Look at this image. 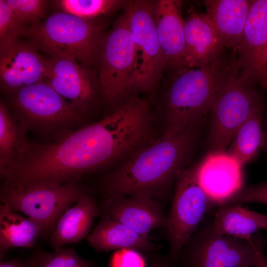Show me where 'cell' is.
Returning <instances> with one entry per match:
<instances>
[{"label":"cell","mask_w":267,"mask_h":267,"mask_svg":"<svg viewBox=\"0 0 267 267\" xmlns=\"http://www.w3.org/2000/svg\"></svg>","instance_id":"obj_37"},{"label":"cell","mask_w":267,"mask_h":267,"mask_svg":"<svg viewBox=\"0 0 267 267\" xmlns=\"http://www.w3.org/2000/svg\"><path fill=\"white\" fill-rule=\"evenodd\" d=\"M98 214L95 199L87 192L61 215L51 234L50 245L55 248L82 240L89 234Z\"/></svg>","instance_id":"obj_20"},{"label":"cell","mask_w":267,"mask_h":267,"mask_svg":"<svg viewBox=\"0 0 267 267\" xmlns=\"http://www.w3.org/2000/svg\"><path fill=\"white\" fill-rule=\"evenodd\" d=\"M184 20V67L203 68L219 59L224 44L206 14L192 7Z\"/></svg>","instance_id":"obj_18"},{"label":"cell","mask_w":267,"mask_h":267,"mask_svg":"<svg viewBox=\"0 0 267 267\" xmlns=\"http://www.w3.org/2000/svg\"><path fill=\"white\" fill-rule=\"evenodd\" d=\"M23 28L6 0H0V50L16 42Z\"/></svg>","instance_id":"obj_29"},{"label":"cell","mask_w":267,"mask_h":267,"mask_svg":"<svg viewBox=\"0 0 267 267\" xmlns=\"http://www.w3.org/2000/svg\"><path fill=\"white\" fill-rule=\"evenodd\" d=\"M264 114L261 99L239 128L226 151L242 168L254 159L263 148Z\"/></svg>","instance_id":"obj_23"},{"label":"cell","mask_w":267,"mask_h":267,"mask_svg":"<svg viewBox=\"0 0 267 267\" xmlns=\"http://www.w3.org/2000/svg\"><path fill=\"white\" fill-rule=\"evenodd\" d=\"M250 203L267 205V180L256 184L243 186L221 205H242Z\"/></svg>","instance_id":"obj_30"},{"label":"cell","mask_w":267,"mask_h":267,"mask_svg":"<svg viewBox=\"0 0 267 267\" xmlns=\"http://www.w3.org/2000/svg\"><path fill=\"white\" fill-rule=\"evenodd\" d=\"M1 88L8 92L17 90L46 79L48 58L40 54L32 43L18 41L0 50Z\"/></svg>","instance_id":"obj_14"},{"label":"cell","mask_w":267,"mask_h":267,"mask_svg":"<svg viewBox=\"0 0 267 267\" xmlns=\"http://www.w3.org/2000/svg\"><path fill=\"white\" fill-rule=\"evenodd\" d=\"M20 35L32 42L49 57L72 58L87 67L99 62L103 35L101 26L64 12L55 13L44 22L24 27Z\"/></svg>","instance_id":"obj_4"},{"label":"cell","mask_w":267,"mask_h":267,"mask_svg":"<svg viewBox=\"0 0 267 267\" xmlns=\"http://www.w3.org/2000/svg\"><path fill=\"white\" fill-rule=\"evenodd\" d=\"M0 267H27V265L21 261L13 260L6 262H0Z\"/></svg>","instance_id":"obj_33"},{"label":"cell","mask_w":267,"mask_h":267,"mask_svg":"<svg viewBox=\"0 0 267 267\" xmlns=\"http://www.w3.org/2000/svg\"><path fill=\"white\" fill-rule=\"evenodd\" d=\"M154 4L151 0H129L125 7L134 45V95L153 90L167 68L156 30Z\"/></svg>","instance_id":"obj_7"},{"label":"cell","mask_w":267,"mask_h":267,"mask_svg":"<svg viewBox=\"0 0 267 267\" xmlns=\"http://www.w3.org/2000/svg\"><path fill=\"white\" fill-rule=\"evenodd\" d=\"M236 64L219 58L205 68L176 73L163 97V133L176 134L204 121Z\"/></svg>","instance_id":"obj_3"},{"label":"cell","mask_w":267,"mask_h":267,"mask_svg":"<svg viewBox=\"0 0 267 267\" xmlns=\"http://www.w3.org/2000/svg\"><path fill=\"white\" fill-rule=\"evenodd\" d=\"M0 206V257L10 248L33 247L44 234L40 224L13 211L4 202Z\"/></svg>","instance_id":"obj_24"},{"label":"cell","mask_w":267,"mask_h":267,"mask_svg":"<svg viewBox=\"0 0 267 267\" xmlns=\"http://www.w3.org/2000/svg\"><path fill=\"white\" fill-rule=\"evenodd\" d=\"M215 208L210 224L219 234L248 240L260 230L267 229V215L238 204H224Z\"/></svg>","instance_id":"obj_22"},{"label":"cell","mask_w":267,"mask_h":267,"mask_svg":"<svg viewBox=\"0 0 267 267\" xmlns=\"http://www.w3.org/2000/svg\"><path fill=\"white\" fill-rule=\"evenodd\" d=\"M150 267H171L167 264L164 263H155L151 265Z\"/></svg>","instance_id":"obj_36"},{"label":"cell","mask_w":267,"mask_h":267,"mask_svg":"<svg viewBox=\"0 0 267 267\" xmlns=\"http://www.w3.org/2000/svg\"><path fill=\"white\" fill-rule=\"evenodd\" d=\"M87 191L78 183L38 186L20 190L1 189V202L15 212L27 215L42 227L53 230L61 215Z\"/></svg>","instance_id":"obj_11"},{"label":"cell","mask_w":267,"mask_h":267,"mask_svg":"<svg viewBox=\"0 0 267 267\" xmlns=\"http://www.w3.org/2000/svg\"><path fill=\"white\" fill-rule=\"evenodd\" d=\"M194 168L199 184L216 207L243 187L242 167L226 151H209Z\"/></svg>","instance_id":"obj_16"},{"label":"cell","mask_w":267,"mask_h":267,"mask_svg":"<svg viewBox=\"0 0 267 267\" xmlns=\"http://www.w3.org/2000/svg\"><path fill=\"white\" fill-rule=\"evenodd\" d=\"M255 85L240 73L236 64L210 111V151H226L239 128L262 99Z\"/></svg>","instance_id":"obj_8"},{"label":"cell","mask_w":267,"mask_h":267,"mask_svg":"<svg viewBox=\"0 0 267 267\" xmlns=\"http://www.w3.org/2000/svg\"><path fill=\"white\" fill-rule=\"evenodd\" d=\"M87 67L66 57L48 58V84L66 101L86 117L101 99L98 85Z\"/></svg>","instance_id":"obj_13"},{"label":"cell","mask_w":267,"mask_h":267,"mask_svg":"<svg viewBox=\"0 0 267 267\" xmlns=\"http://www.w3.org/2000/svg\"><path fill=\"white\" fill-rule=\"evenodd\" d=\"M52 253L42 252L38 256V267H94L89 261L80 257L73 248H54Z\"/></svg>","instance_id":"obj_28"},{"label":"cell","mask_w":267,"mask_h":267,"mask_svg":"<svg viewBox=\"0 0 267 267\" xmlns=\"http://www.w3.org/2000/svg\"><path fill=\"white\" fill-rule=\"evenodd\" d=\"M181 254L187 267H255L256 235L244 240L220 234L209 223L190 237Z\"/></svg>","instance_id":"obj_10"},{"label":"cell","mask_w":267,"mask_h":267,"mask_svg":"<svg viewBox=\"0 0 267 267\" xmlns=\"http://www.w3.org/2000/svg\"><path fill=\"white\" fill-rule=\"evenodd\" d=\"M27 267H38V256L33 257L27 264Z\"/></svg>","instance_id":"obj_35"},{"label":"cell","mask_w":267,"mask_h":267,"mask_svg":"<svg viewBox=\"0 0 267 267\" xmlns=\"http://www.w3.org/2000/svg\"><path fill=\"white\" fill-rule=\"evenodd\" d=\"M88 241L92 247L102 251L133 249L148 252L154 248L148 237L104 214L88 235Z\"/></svg>","instance_id":"obj_21"},{"label":"cell","mask_w":267,"mask_h":267,"mask_svg":"<svg viewBox=\"0 0 267 267\" xmlns=\"http://www.w3.org/2000/svg\"><path fill=\"white\" fill-rule=\"evenodd\" d=\"M174 184L165 229L170 255L173 259H177L206 214L216 206L199 184L194 166L181 171Z\"/></svg>","instance_id":"obj_9"},{"label":"cell","mask_w":267,"mask_h":267,"mask_svg":"<svg viewBox=\"0 0 267 267\" xmlns=\"http://www.w3.org/2000/svg\"><path fill=\"white\" fill-rule=\"evenodd\" d=\"M263 129L264 135V144L263 149L265 152L267 157V114L266 115L264 114Z\"/></svg>","instance_id":"obj_34"},{"label":"cell","mask_w":267,"mask_h":267,"mask_svg":"<svg viewBox=\"0 0 267 267\" xmlns=\"http://www.w3.org/2000/svg\"><path fill=\"white\" fill-rule=\"evenodd\" d=\"M102 209L103 214L147 237L151 230L167 226L168 216L160 201L145 193L129 196L108 195Z\"/></svg>","instance_id":"obj_15"},{"label":"cell","mask_w":267,"mask_h":267,"mask_svg":"<svg viewBox=\"0 0 267 267\" xmlns=\"http://www.w3.org/2000/svg\"><path fill=\"white\" fill-rule=\"evenodd\" d=\"M252 0H207L205 13L225 47L235 52L241 40Z\"/></svg>","instance_id":"obj_19"},{"label":"cell","mask_w":267,"mask_h":267,"mask_svg":"<svg viewBox=\"0 0 267 267\" xmlns=\"http://www.w3.org/2000/svg\"><path fill=\"white\" fill-rule=\"evenodd\" d=\"M110 267H145L140 252L133 249L117 250L112 256Z\"/></svg>","instance_id":"obj_31"},{"label":"cell","mask_w":267,"mask_h":267,"mask_svg":"<svg viewBox=\"0 0 267 267\" xmlns=\"http://www.w3.org/2000/svg\"><path fill=\"white\" fill-rule=\"evenodd\" d=\"M128 1L117 0H61L57 1L62 11L86 20H93L123 6Z\"/></svg>","instance_id":"obj_26"},{"label":"cell","mask_w":267,"mask_h":267,"mask_svg":"<svg viewBox=\"0 0 267 267\" xmlns=\"http://www.w3.org/2000/svg\"><path fill=\"white\" fill-rule=\"evenodd\" d=\"M265 241L259 234L256 237L257 261L255 267H267V257L264 251Z\"/></svg>","instance_id":"obj_32"},{"label":"cell","mask_w":267,"mask_h":267,"mask_svg":"<svg viewBox=\"0 0 267 267\" xmlns=\"http://www.w3.org/2000/svg\"><path fill=\"white\" fill-rule=\"evenodd\" d=\"M14 93L16 113L13 117L26 133L31 131L54 141L86 121V117L46 82L32 85Z\"/></svg>","instance_id":"obj_5"},{"label":"cell","mask_w":267,"mask_h":267,"mask_svg":"<svg viewBox=\"0 0 267 267\" xmlns=\"http://www.w3.org/2000/svg\"><path fill=\"white\" fill-rule=\"evenodd\" d=\"M142 136L133 116L118 109L59 139L29 143L1 178V188L20 190L38 186L78 183L90 173L124 161L141 147Z\"/></svg>","instance_id":"obj_1"},{"label":"cell","mask_w":267,"mask_h":267,"mask_svg":"<svg viewBox=\"0 0 267 267\" xmlns=\"http://www.w3.org/2000/svg\"><path fill=\"white\" fill-rule=\"evenodd\" d=\"M235 52L240 73L267 91V0H253Z\"/></svg>","instance_id":"obj_12"},{"label":"cell","mask_w":267,"mask_h":267,"mask_svg":"<svg viewBox=\"0 0 267 267\" xmlns=\"http://www.w3.org/2000/svg\"><path fill=\"white\" fill-rule=\"evenodd\" d=\"M134 43L124 12L103 36L100 51L98 83L102 101L112 109L111 112L134 96Z\"/></svg>","instance_id":"obj_6"},{"label":"cell","mask_w":267,"mask_h":267,"mask_svg":"<svg viewBox=\"0 0 267 267\" xmlns=\"http://www.w3.org/2000/svg\"><path fill=\"white\" fill-rule=\"evenodd\" d=\"M203 122L176 134L162 133L117 165L102 179L107 195L143 192L159 201L166 199L193 155Z\"/></svg>","instance_id":"obj_2"},{"label":"cell","mask_w":267,"mask_h":267,"mask_svg":"<svg viewBox=\"0 0 267 267\" xmlns=\"http://www.w3.org/2000/svg\"><path fill=\"white\" fill-rule=\"evenodd\" d=\"M5 0L14 17L24 28L40 22L44 16L47 4L46 0Z\"/></svg>","instance_id":"obj_27"},{"label":"cell","mask_w":267,"mask_h":267,"mask_svg":"<svg viewBox=\"0 0 267 267\" xmlns=\"http://www.w3.org/2000/svg\"><path fill=\"white\" fill-rule=\"evenodd\" d=\"M4 104H0V175L2 178L15 164L29 142Z\"/></svg>","instance_id":"obj_25"},{"label":"cell","mask_w":267,"mask_h":267,"mask_svg":"<svg viewBox=\"0 0 267 267\" xmlns=\"http://www.w3.org/2000/svg\"><path fill=\"white\" fill-rule=\"evenodd\" d=\"M154 17L167 68L173 69L175 73L185 69L184 20L181 14V1L159 0L154 2Z\"/></svg>","instance_id":"obj_17"}]
</instances>
